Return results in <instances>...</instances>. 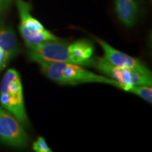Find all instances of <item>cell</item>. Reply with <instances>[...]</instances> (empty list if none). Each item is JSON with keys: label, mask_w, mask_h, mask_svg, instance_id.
Listing matches in <instances>:
<instances>
[{"label": "cell", "mask_w": 152, "mask_h": 152, "mask_svg": "<svg viewBox=\"0 0 152 152\" xmlns=\"http://www.w3.org/2000/svg\"><path fill=\"white\" fill-rule=\"evenodd\" d=\"M120 89L140 96L148 103H152V88L148 85H121Z\"/></svg>", "instance_id": "30bf717a"}, {"label": "cell", "mask_w": 152, "mask_h": 152, "mask_svg": "<svg viewBox=\"0 0 152 152\" xmlns=\"http://www.w3.org/2000/svg\"><path fill=\"white\" fill-rule=\"evenodd\" d=\"M19 50L20 47L14 30L10 27L0 28V73L18 54Z\"/></svg>", "instance_id": "ba28073f"}, {"label": "cell", "mask_w": 152, "mask_h": 152, "mask_svg": "<svg viewBox=\"0 0 152 152\" xmlns=\"http://www.w3.org/2000/svg\"><path fill=\"white\" fill-rule=\"evenodd\" d=\"M142 0H115V9L120 21L126 27L137 22L142 8Z\"/></svg>", "instance_id": "9c48e42d"}, {"label": "cell", "mask_w": 152, "mask_h": 152, "mask_svg": "<svg viewBox=\"0 0 152 152\" xmlns=\"http://www.w3.org/2000/svg\"><path fill=\"white\" fill-rule=\"evenodd\" d=\"M94 48L87 39H79L74 42L60 40L49 41L28 48L30 61L62 62L82 66H92Z\"/></svg>", "instance_id": "6da1fadb"}, {"label": "cell", "mask_w": 152, "mask_h": 152, "mask_svg": "<svg viewBox=\"0 0 152 152\" xmlns=\"http://www.w3.org/2000/svg\"><path fill=\"white\" fill-rule=\"evenodd\" d=\"M92 67L121 85H152V76L118 67L108 61L104 56L94 57Z\"/></svg>", "instance_id": "5b68a950"}, {"label": "cell", "mask_w": 152, "mask_h": 152, "mask_svg": "<svg viewBox=\"0 0 152 152\" xmlns=\"http://www.w3.org/2000/svg\"><path fill=\"white\" fill-rule=\"evenodd\" d=\"M41 71L51 80L60 85H77L102 83L120 88L121 84L104 75L93 73L82 66L62 62L39 61Z\"/></svg>", "instance_id": "7a4b0ae2"}, {"label": "cell", "mask_w": 152, "mask_h": 152, "mask_svg": "<svg viewBox=\"0 0 152 152\" xmlns=\"http://www.w3.org/2000/svg\"><path fill=\"white\" fill-rule=\"evenodd\" d=\"M0 141L14 148L27 147L29 137L23 125L10 112L0 106Z\"/></svg>", "instance_id": "8992f818"}, {"label": "cell", "mask_w": 152, "mask_h": 152, "mask_svg": "<svg viewBox=\"0 0 152 152\" xmlns=\"http://www.w3.org/2000/svg\"><path fill=\"white\" fill-rule=\"evenodd\" d=\"M0 106L12 113L23 126L29 124L21 79L18 72L13 68L6 71L0 83Z\"/></svg>", "instance_id": "3957f363"}, {"label": "cell", "mask_w": 152, "mask_h": 152, "mask_svg": "<svg viewBox=\"0 0 152 152\" xmlns=\"http://www.w3.org/2000/svg\"><path fill=\"white\" fill-rule=\"evenodd\" d=\"M12 1L13 0H0V11L8 8Z\"/></svg>", "instance_id": "7c38bea8"}, {"label": "cell", "mask_w": 152, "mask_h": 152, "mask_svg": "<svg viewBox=\"0 0 152 152\" xmlns=\"http://www.w3.org/2000/svg\"><path fill=\"white\" fill-rule=\"evenodd\" d=\"M33 149L36 152H52V150L49 147L47 142L42 137H39L33 144Z\"/></svg>", "instance_id": "8fae6325"}, {"label": "cell", "mask_w": 152, "mask_h": 152, "mask_svg": "<svg viewBox=\"0 0 152 152\" xmlns=\"http://www.w3.org/2000/svg\"><path fill=\"white\" fill-rule=\"evenodd\" d=\"M104 52V57L108 61L118 67L130 69L131 71L138 72L144 75L151 76V72L148 67L139 58H134L117 50L109 45L106 41L99 38L94 37Z\"/></svg>", "instance_id": "52a82bcc"}, {"label": "cell", "mask_w": 152, "mask_h": 152, "mask_svg": "<svg viewBox=\"0 0 152 152\" xmlns=\"http://www.w3.org/2000/svg\"><path fill=\"white\" fill-rule=\"evenodd\" d=\"M20 24L19 32L27 48L49 41L60 40V38L46 29L37 18L31 14V5L25 0H16Z\"/></svg>", "instance_id": "277c9868"}]
</instances>
